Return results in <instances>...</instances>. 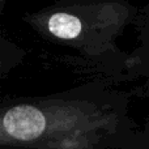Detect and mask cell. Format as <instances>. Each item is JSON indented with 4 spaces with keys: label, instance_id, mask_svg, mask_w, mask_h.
Instances as JSON below:
<instances>
[{
    "label": "cell",
    "instance_id": "cell-1",
    "mask_svg": "<svg viewBox=\"0 0 149 149\" xmlns=\"http://www.w3.org/2000/svg\"><path fill=\"white\" fill-rule=\"evenodd\" d=\"M149 145L119 90L98 81L46 97L4 102L0 149H136Z\"/></svg>",
    "mask_w": 149,
    "mask_h": 149
},
{
    "label": "cell",
    "instance_id": "cell-2",
    "mask_svg": "<svg viewBox=\"0 0 149 149\" xmlns=\"http://www.w3.org/2000/svg\"><path fill=\"white\" fill-rule=\"evenodd\" d=\"M141 9L132 0H58L22 20L45 41L74 52L79 70L105 80H127L130 54L118 46Z\"/></svg>",
    "mask_w": 149,
    "mask_h": 149
},
{
    "label": "cell",
    "instance_id": "cell-3",
    "mask_svg": "<svg viewBox=\"0 0 149 149\" xmlns=\"http://www.w3.org/2000/svg\"><path fill=\"white\" fill-rule=\"evenodd\" d=\"M137 29V46L130 54L127 80H136L137 92L149 97V0L141 8Z\"/></svg>",
    "mask_w": 149,
    "mask_h": 149
},
{
    "label": "cell",
    "instance_id": "cell-4",
    "mask_svg": "<svg viewBox=\"0 0 149 149\" xmlns=\"http://www.w3.org/2000/svg\"><path fill=\"white\" fill-rule=\"evenodd\" d=\"M136 149H149V145H144V147H140V148H136Z\"/></svg>",
    "mask_w": 149,
    "mask_h": 149
},
{
    "label": "cell",
    "instance_id": "cell-5",
    "mask_svg": "<svg viewBox=\"0 0 149 149\" xmlns=\"http://www.w3.org/2000/svg\"><path fill=\"white\" fill-rule=\"evenodd\" d=\"M3 1H4V0H3Z\"/></svg>",
    "mask_w": 149,
    "mask_h": 149
}]
</instances>
